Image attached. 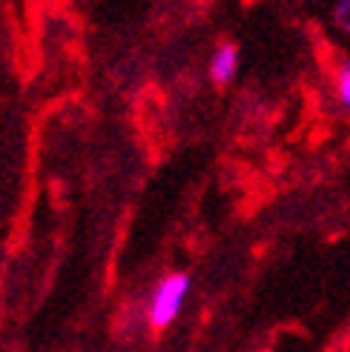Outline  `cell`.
Here are the masks:
<instances>
[{
    "instance_id": "6da1fadb",
    "label": "cell",
    "mask_w": 350,
    "mask_h": 352,
    "mask_svg": "<svg viewBox=\"0 0 350 352\" xmlns=\"http://www.w3.org/2000/svg\"><path fill=\"white\" fill-rule=\"evenodd\" d=\"M189 289V278L184 272H175V275H167L158 287H155V295H152V304H150V324L155 329H167L175 315L181 309V301Z\"/></svg>"
},
{
    "instance_id": "3957f363",
    "label": "cell",
    "mask_w": 350,
    "mask_h": 352,
    "mask_svg": "<svg viewBox=\"0 0 350 352\" xmlns=\"http://www.w3.org/2000/svg\"><path fill=\"white\" fill-rule=\"evenodd\" d=\"M336 92H339V100L350 109V63H344L336 75Z\"/></svg>"
},
{
    "instance_id": "7a4b0ae2",
    "label": "cell",
    "mask_w": 350,
    "mask_h": 352,
    "mask_svg": "<svg viewBox=\"0 0 350 352\" xmlns=\"http://www.w3.org/2000/svg\"><path fill=\"white\" fill-rule=\"evenodd\" d=\"M236 69H238L236 46H221L213 55V63H209V75H213V80L216 83H230L236 78Z\"/></svg>"
}]
</instances>
